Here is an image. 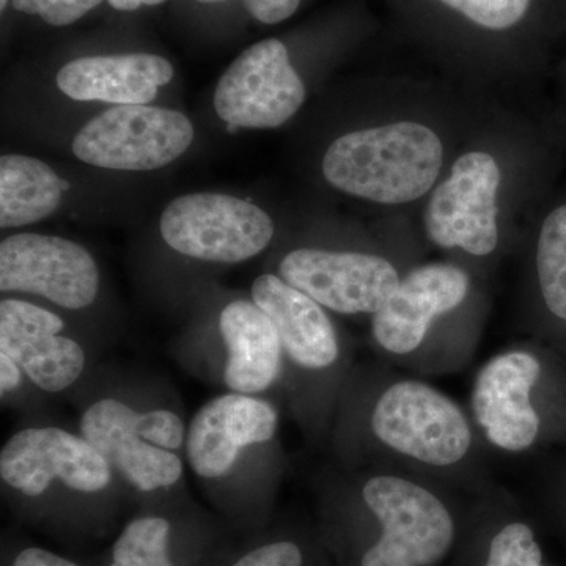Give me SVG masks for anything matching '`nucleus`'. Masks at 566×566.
Returning a JSON list of instances; mask_svg holds the SVG:
<instances>
[{"mask_svg": "<svg viewBox=\"0 0 566 566\" xmlns=\"http://www.w3.org/2000/svg\"><path fill=\"white\" fill-rule=\"evenodd\" d=\"M7 566H82L46 547L25 546L10 557Z\"/></svg>", "mask_w": 566, "mask_h": 566, "instance_id": "obj_27", "label": "nucleus"}, {"mask_svg": "<svg viewBox=\"0 0 566 566\" xmlns=\"http://www.w3.org/2000/svg\"><path fill=\"white\" fill-rule=\"evenodd\" d=\"M7 2H9V0H0V9H6Z\"/></svg>", "mask_w": 566, "mask_h": 566, "instance_id": "obj_30", "label": "nucleus"}, {"mask_svg": "<svg viewBox=\"0 0 566 566\" xmlns=\"http://www.w3.org/2000/svg\"><path fill=\"white\" fill-rule=\"evenodd\" d=\"M0 475L18 493L36 499L54 480L77 493L95 494L109 486L111 464L80 436L62 428H25L3 446Z\"/></svg>", "mask_w": 566, "mask_h": 566, "instance_id": "obj_11", "label": "nucleus"}, {"mask_svg": "<svg viewBox=\"0 0 566 566\" xmlns=\"http://www.w3.org/2000/svg\"><path fill=\"white\" fill-rule=\"evenodd\" d=\"M174 66L155 54L93 55L66 63L57 73V87L76 102L115 106L151 103L159 87L169 84Z\"/></svg>", "mask_w": 566, "mask_h": 566, "instance_id": "obj_17", "label": "nucleus"}, {"mask_svg": "<svg viewBox=\"0 0 566 566\" xmlns=\"http://www.w3.org/2000/svg\"><path fill=\"white\" fill-rule=\"evenodd\" d=\"M535 262L543 303L551 315L566 323V205L543 222Z\"/></svg>", "mask_w": 566, "mask_h": 566, "instance_id": "obj_22", "label": "nucleus"}, {"mask_svg": "<svg viewBox=\"0 0 566 566\" xmlns=\"http://www.w3.org/2000/svg\"><path fill=\"white\" fill-rule=\"evenodd\" d=\"M99 273L87 249L61 237L21 233L0 244V290L46 297L70 311L96 300Z\"/></svg>", "mask_w": 566, "mask_h": 566, "instance_id": "obj_10", "label": "nucleus"}, {"mask_svg": "<svg viewBox=\"0 0 566 566\" xmlns=\"http://www.w3.org/2000/svg\"><path fill=\"white\" fill-rule=\"evenodd\" d=\"M444 148L415 122L359 129L335 139L323 158L324 178L338 191L382 205L415 202L436 182Z\"/></svg>", "mask_w": 566, "mask_h": 566, "instance_id": "obj_2", "label": "nucleus"}, {"mask_svg": "<svg viewBox=\"0 0 566 566\" xmlns=\"http://www.w3.org/2000/svg\"><path fill=\"white\" fill-rule=\"evenodd\" d=\"M115 10L134 11L142 6L155 7L161 6L166 0H107Z\"/></svg>", "mask_w": 566, "mask_h": 566, "instance_id": "obj_29", "label": "nucleus"}, {"mask_svg": "<svg viewBox=\"0 0 566 566\" xmlns=\"http://www.w3.org/2000/svg\"><path fill=\"white\" fill-rule=\"evenodd\" d=\"M449 566H546L535 528L515 506L479 502Z\"/></svg>", "mask_w": 566, "mask_h": 566, "instance_id": "obj_19", "label": "nucleus"}, {"mask_svg": "<svg viewBox=\"0 0 566 566\" xmlns=\"http://www.w3.org/2000/svg\"><path fill=\"white\" fill-rule=\"evenodd\" d=\"M469 275L455 264H424L405 275L371 319V335L382 352L415 354L436 319L455 311L469 294Z\"/></svg>", "mask_w": 566, "mask_h": 566, "instance_id": "obj_13", "label": "nucleus"}, {"mask_svg": "<svg viewBox=\"0 0 566 566\" xmlns=\"http://www.w3.org/2000/svg\"><path fill=\"white\" fill-rule=\"evenodd\" d=\"M102 0H13L18 11L36 14L48 24L65 28L98 7Z\"/></svg>", "mask_w": 566, "mask_h": 566, "instance_id": "obj_25", "label": "nucleus"}, {"mask_svg": "<svg viewBox=\"0 0 566 566\" xmlns=\"http://www.w3.org/2000/svg\"><path fill=\"white\" fill-rule=\"evenodd\" d=\"M314 551L297 536H271L256 543L226 566H314Z\"/></svg>", "mask_w": 566, "mask_h": 566, "instance_id": "obj_23", "label": "nucleus"}, {"mask_svg": "<svg viewBox=\"0 0 566 566\" xmlns=\"http://www.w3.org/2000/svg\"><path fill=\"white\" fill-rule=\"evenodd\" d=\"M181 542L169 516H136L122 528L103 566H196L185 560Z\"/></svg>", "mask_w": 566, "mask_h": 566, "instance_id": "obj_21", "label": "nucleus"}, {"mask_svg": "<svg viewBox=\"0 0 566 566\" xmlns=\"http://www.w3.org/2000/svg\"><path fill=\"white\" fill-rule=\"evenodd\" d=\"M253 303L270 316L283 353L305 370H326L340 356L337 333L323 305L273 274L252 285Z\"/></svg>", "mask_w": 566, "mask_h": 566, "instance_id": "obj_16", "label": "nucleus"}, {"mask_svg": "<svg viewBox=\"0 0 566 566\" xmlns=\"http://www.w3.org/2000/svg\"><path fill=\"white\" fill-rule=\"evenodd\" d=\"M279 271L294 289L344 315H375L401 281L389 260L363 252L296 249Z\"/></svg>", "mask_w": 566, "mask_h": 566, "instance_id": "obj_12", "label": "nucleus"}, {"mask_svg": "<svg viewBox=\"0 0 566 566\" xmlns=\"http://www.w3.org/2000/svg\"><path fill=\"white\" fill-rule=\"evenodd\" d=\"M192 140V123L181 112L148 104L114 106L77 133L73 153L102 169L148 172L180 158Z\"/></svg>", "mask_w": 566, "mask_h": 566, "instance_id": "obj_6", "label": "nucleus"}, {"mask_svg": "<svg viewBox=\"0 0 566 566\" xmlns=\"http://www.w3.org/2000/svg\"><path fill=\"white\" fill-rule=\"evenodd\" d=\"M543 364L527 349L495 354L476 374L471 392L472 419L491 446L523 453L538 442L542 416L534 392Z\"/></svg>", "mask_w": 566, "mask_h": 566, "instance_id": "obj_9", "label": "nucleus"}, {"mask_svg": "<svg viewBox=\"0 0 566 566\" xmlns=\"http://www.w3.org/2000/svg\"><path fill=\"white\" fill-rule=\"evenodd\" d=\"M66 185L46 163L22 155L0 159V226L43 221L61 207Z\"/></svg>", "mask_w": 566, "mask_h": 566, "instance_id": "obj_20", "label": "nucleus"}, {"mask_svg": "<svg viewBox=\"0 0 566 566\" xmlns=\"http://www.w3.org/2000/svg\"><path fill=\"white\" fill-rule=\"evenodd\" d=\"M200 3H218L223 0H196ZM301 0H243L245 9L263 24H279L289 20L300 7Z\"/></svg>", "mask_w": 566, "mask_h": 566, "instance_id": "obj_26", "label": "nucleus"}, {"mask_svg": "<svg viewBox=\"0 0 566 566\" xmlns=\"http://www.w3.org/2000/svg\"><path fill=\"white\" fill-rule=\"evenodd\" d=\"M305 102L304 82L282 41H260L222 74L214 107L233 128L273 129L290 120Z\"/></svg>", "mask_w": 566, "mask_h": 566, "instance_id": "obj_8", "label": "nucleus"}, {"mask_svg": "<svg viewBox=\"0 0 566 566\" xmlns=\"http://www.w3.org/2000/svg\"><path fill=\"white\" fill-rule=\"evenodd\" d=\"M80 427L82 438L140 493L170 488L180 480L182 463L172 452L185 441V423L175 412H137L106 398L82 415Z\"/></svg>", "mask_w": 566, "mask_h": 566, "instance_id": "obj_4", "label": "nucleus"}, {"mask_svg": "<svg viewBox=\"0 0 566 566\" xmlns=\"http://www.w3.org/2000/svg\"><path fill=\"white\" fill-rule=\"evenodd\" d=\"M62 331V319L46 308L17 300L0 304V353L46 392L69 389L84 371V349Z\"/></svg>", "mask_w": 566, "mask_h": 566, "instance_id": "obj_14", "label": "nucleus"}, {"mask_svg": "<svg viewBox=\"0 0 566 566\" xmlns=\"http://www.w3.org/2000/svg\"><path fill=\"white\" fill-rule=\"evenodd\" d=\"M314 566H318V565L315 564Z\"/></svg>", "mask_w": 566, "mask_h": 566, "instance_id": "obj_31", "label": "nucleus"}, {"mask_svg": "<svg viewBox=\"0 0 566 566\" xmlns=\"http://www.w3.org/2000/svg\"><path fill=\"white\" fill-rule=\"evenodd\" d=\"M277 424L274 406L251 395L233 392L208 401L189 427L192 471L203 479H221L229 474L245 447L270 442Z\"/></svg>", "mask_w": 566, "mask_h": 566, "instance_id": "obj_15", "label": "nucleus"}, {"mask_svg": "<svg viewBox=\"0 0 566 566\" xmlns=\"http://www.w3.org/2000/svg\"><path fill=\"white\" fill-rule=\"evenodd\" d=\"M475 506L385 468L365 480L357 509L333 526L331 542L342 566H449Z\"/></svg>", "mask_w": 566, "mask_h": 566, "instance_id": "obj_1", "label": "nucleus"}, {"mask_svg": "<svg viewBox=\"0 0 566 566\" xmlns=\"http://www.w3.org/2000/svg\"><path fill=\"white\" fill-rule=\"evenodd\" d=\"M368 427L386 455L416 469L452 471L474 449V430L460 405L419 379L385 386L371 406Z\"/></svg>", "mask_w": 566, "mask_h": 566, "instance_id": "obj_3", "label": "nucleus"}, {"mask_svg": "<svg viewBox=\"0 0 566 566\" xmlns=\"http://www.w3.org/2000/svg\"><path fill=\"white\" fill-rule=\"evenodd\" d=\"M468 20L491 29L504 31L526 14L531 0H439Z\"/></svg>", "mask_w": 566, "mask_h": 566, "instance_id": "obj_24", "label": "nucleus"}, {"mask_svg": "<svg viewBox=\"0 0 566 566\" xmlns=\"http://www.w3.org/2000/svg\"><path fill=\"white\" fill-rule=\"evenodd\" d=\"M22 368L6 353H0V390L2 395L13 392L22 382Z\"/></svg>", "mask_w": 566, "mask_h": 566, "instance_id": "obj_28", "label": "nucleus"}, {"mask_svg": "<svg viewBox=\"0 0 566 566\" xmlns=\"http://www.w3.org/2000/svg\"><path fill=\"white\" fill-rule=\"evenodd\" d=\"M159 230L174 251L214 263L252 259L274 237V223L262 208L211 192L189 193L167 205Z\"/></svg>", "mask_w": 566, "mask_h": 566, "instance_id": "obj_5", "label": "nucleus"}, {"mask_svg": "<svg viewBox=\"0 0 566 566\" xmlns=\"http://www.w3.org/2000/svg\"><path fill=\"white\" fill-rule=\"evenodd\" d=\"M499 186L501 170L493 156L485 151L460 156L424 211L428 238L439 248L461 249L474 256L493 253L499 244Z\"/></svg>", "mask_w": 566, "mask_h": 566, "instance_id": "obj_7", "label": "nucleus"}, {"mask_svg": "<svg viewBox=\"0 0 566 566\" xmlns=\"http://www.w3.org/2000/svg\"><path fill=\"white\" fill-rule=\"evenodd\" d=\"M227 357L223 381L237 394H259L274 385L282 367V342L270 316L251 301H233L219 318Z\"/></svg>", "mask_w": 566, "mask_h": 566, "instance_id": "obj_18", "label": "nucleus"}]
</instances>
